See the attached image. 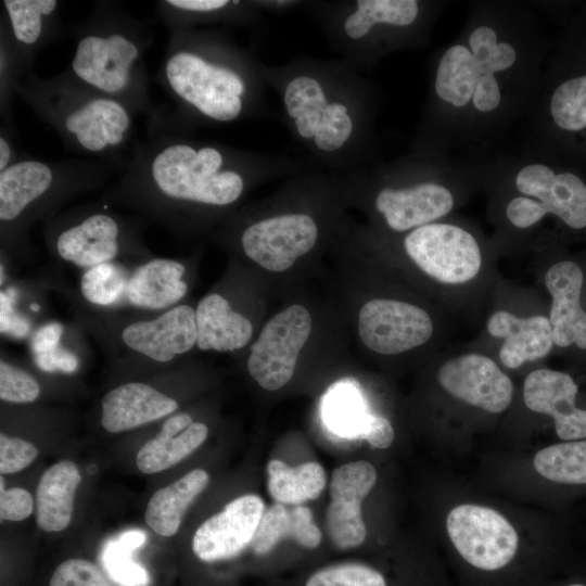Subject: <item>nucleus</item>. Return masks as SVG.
<instances>
[{
  "label": "nucleus",
  "instance_id": "nucleus-11",
  "mask_svg": "<svg viewBox=\"0 0 586 586\" xmlns=\"http://www.w3.org/2000/svg\"><path fill=\"white\" fill-rule=\"evenodd\" d=\"M358 333L369 349L382 355H397L425 344L432 336L433 322L417 305L374 298L359 310Z\"/></svg>",
  "mask_w": 586,
  "mask_h": 586
},
{
  "label": "nucleus",
  "instance_id": "nucleus-26",
  "mask_svg": "<svg viewBox=\"0 0 586 586\" xmlns=\"http://www.w3.org/2000/svg\"><path fill=\"white\" fill-rule=\"evenodd\" d=\"M196 346L201 351L231 353L243 348L253 335L250 319L234 310L219 293H208L195 308Z\"/></svg>",
  "mask_w": 586,
  "mask_h": 586
},
{
  "label": "nucleus",
  "instance_id": "nucleus-27",
  "mask_svg": "<svg viewBox=\"0 0 586 586\" xmlns=\"http://www.w3.org/2000/svg\"><path fill=\"white\" fill-rule=\"evenodd\" d=\"M81 481L77 466L61 460L49 467L36 488V523L44 532L65 530L72 520L76 489Z\"/></svg>",
  "mask_w": 586,
  "mask_h": 586
},
{
  "label": "nucleus",
  "instance_id": "nucleus-34",
  "mask_svg": "<svg viewBox=\"0 0 586 586\" xmlns=\"http://www.w3.org/2000/svg\"><path fill=\"white\" fill-rule=\"evenodd\" d=\"M144 540L142 531L130 530L104 545L99 559L112 581L120 586H145L149 583L145 569L131 555Z\"/></svg>",
  "mask_w": 586,
  "mask_h": 586
},
{
  "label": "nucleus",
  "instance_id": "nucleus-41",
  "mask_svg": "<svg viewBox=\"0 0 586 586\" xmlns=\"http://www.w3.org/2000/svg\"><path fill=\"white\" fill-rule=\"evenodd\" d=\"M31 356L36 366L46 372L73 373L79 367L77 355L67 349L62 342Z\"/></svg>",
  "mask_w": 586,
  "mask_h": 586
},
{
  "label": "nucleus",
  "instance_id": "nucleus-6",
  "mask_svg": "<svg viewBox=\"0 0 586 586\" xmlns=\"http://www.w3.org/2000/svg\"><path fill=\"white\" fill-rule=\"evenodd\" d=\"M162 78L169 93L208 118L230 122L242 111L245 82L241 75L174 41H169Z\"/></svg>",
  "mask_w": 586,
  "mask_h": 586
},
{
  "label": "nucleus",
  "instance_id": "nucleus-7",
  "mask_svg": "<svg viewBox=\"0 0 586 586\" xmlns=\"http://www.w3.org/2000/svg\"><path fill=\"white\" fill-rule=\"evenodd\" d=\"M514 183L523 194L511 199L506 207L514 227L531 228L551 214L568 230L586 233V181L582 176L534 163L518 171Z\"/></svg>",
  "mask_w": 586,
  "mask_h": 586
},
{
  "label": "nucleus",
  "instance_id": "nucleus-30",
  "mask_svg": "<svg viewBox=\"0 0 586 586\" xmlns=\"http://www.w3.org/2000/svg\"><path fill=\"white\" fill-rule=\"evenodd\" d=\"M267 488L276 502L298 506L320 496L327 484L323 468L317 462L290 467L273 459L267 464Z\"/></svg>",
  "mask_w": 586,
  "mask_h": 586
},
{
  "label": "nucleus",
  "instance_id": "nucleus-10",
  "mask_svg": "<svg viewBox=\"0 0 586 586\" xmlns=\"http://www.w3.org/2000/svg\"><path fill=\"white\" fill-rule=\"evenodd\" d=\"M310 331V314L298 304L279 311L264 326L246 362L249 373L260 387L277 391L292 379Z\"/></svg>",
  "mask_w": 586,
  "mask_h": 586
},
{
  "label": "nucleus",
  "instance_id": "nucleus-42",
  "mask_svg": "<svg viewBox=\"0 0 586 586\" xmlns=\"http://www.w3.org/2000/svg\"><path fill=\"white\" fill-rule=\"evenodd\" d=\"M329 419L342 432L358 428L359 408L349 392H340L330 400Z\"/></svg>",
  "mask_w": 586,
  "mask_h": 586
},
{
  "label": "nucleus",
  "instance_id": "nucleus-4",
  "mask_svg": "<svg viewBox=\"0 0 586 586\" xmlns=\"http://www.w3.org/2000/svg\"><path fill=\"white\" fill-rule=\"evenodd\" d=\"M111 166L103 162L20 160L0 171L1 238L21 234L24 226L85 190L101 184Z\"/></svg>",
  "mask_w": 586,
  "mask_h": 586
},
{
  "label": "nucleus",
  "instance_id": "nucleus-36",
  "mask_svg": "<svg viewBox=\"0 0 586 586\" xmlns=\"http://www.w3.org/2000/svg\"><path fill=\"white\" fill-rule=\"evenodd\" d=\"M304 586H387L384 575L359 562L326 565L309 575Z\"/></svg>",
  "mask_w": 586,
  "mask_h": 586
},
{
  "label": "nucleus",
  "instance_id": "nucleus-18",
  "mask_svg": "<svg viewBox=\"0 0 586 586\" xmlns=\"http://www.w3.org/2000/svg\"><path fill=\"white\" fill-rule=\"evenodd\" d=\"M264 511L263 499L254 494L228 502L196 528L192 539L194 555L204 562L238 557L251 546Z\"/></svg>",
  "mask_w": 586,
  "mask_h": 586
},
{
  "label": "nucleus",
  "instance_id": "nucleus-28",
  "mask_svg": "<svg viewBox=\"0 0 586 586\" xmlns=\"http://www.w3.org/2000/svg\"><path fill=\"white\" fill-rule=\"evenodd\" d=\"M321 532L315 524L308 507L275 502L265 509L253 540L252 550L258 556L268 555L282 539H292L307 549H315L321 543Z\"/></svg>",
  "mask_w": 586,
  "mask_h": 586
},
{
  "label": "nucleus",
  "instance_id": "nucleus-40",
  "mask_svg": "<svg viewBox=\"0 0 586 586\" xmlns=\"http://www.w3.org/2000/svg\"><path fill=\"white\" fill-rule=\"evenodd\" d=\"M31 494L22 488H4V479L0 477V519L1 521H22L34 511Z\"/></svg>",
  "mask_w": 586,
  "mask_h": 586
},
{
  "label": "nucleus",
  "instance_id": "nucleus-29",
  "mask_svg": "<svg viewBox=\"0 0 586 586\" xmlns=\"http://www.w3.org/2000/svg\"><path fill=\"white\" fill-rule=\"evenodd\" d=\"M208 473L194 469L171 484L157 489L150 498L144 519L156 534L169 537L177 533L187 509L206 488Z\"/></svg>",
  "mask_w": 586,
  "mask_h": 586
},
{
  "label": "nucleus",
  "instance_id": "nucleus-47",
  "mask_svg": "<svg viewBox=\"0 0 586 586\" xmlns=\"http://www.w3.org/2000/svg\"><path fill=\"white\" fill-rule=\"evenodd\" d=\"M569 586H585V585H582V584H572V585H569Z\"/></svg>",
  "mask_w": 586,
  "mask_h": 586
},
{
  "label": "nucleus",
  "instance_id": "nucleus-21",
  "mask_svg": "<svg viewBox=\"0 0 586 586\" xmlns=\"http://www.w3.org/2000/svg\"><path fill=\"white\" fill-rule=\"evenodd\" d=\"M453 206L451 192L435 182L399 189L384 188L375 198V208L387 226L398 232L432 224L447 215Z\"/></svg>",
  "mask_w": 586,
  "mask_h": 586
},
{
  "label": "nucleus",
  "instance_id": "nucleus-46",
  "mask_svg": "<svg viewBox=\"0 0 586 586\" xmlns=\"http://www.w3.org/2000/svg\"><path fill=\"white\" fill-rule=\"evenodd\" d=\"M13 145L11 141L8 139L7 136L1 135L0 137V171L5 170L9 166H11L14 161L13 157Z\"/></svg>",
  "mask_w": 586,
  "mask_h": 586
},
{
  "label": "nucleus",
  "instance_id": "nucleus-31",
  "mask_svg": "<svg viewBox=\"0 0 586 586\" xmlns=\"http://www.w3.org/2000/svg\"><path fill=\"white\" fill-rule=\"evenodd\" d=\"M8 24L13 46L22 53L39 48L48 38L52 21L56 18L59 2L55 0H4Z\"/></svg>",
  "mask_w": 586,
  "mask_h": 586
},
{
  "label": "nucleus",
  "instance_id": "nucleus-12",
  "mask_svg": "<svg viewBox=\"0 0 586 586\" xmlns=\"http://www.w3.org/2000/svg\"><path fill=\"white\" fill-rule=\"evenodd\" d=\"M318 228L306 214H284L250 225L241 235L244 254L260 267L283 272L316 244Z\"/></svg>",
  "mask_w": 586,
  "mask_h": 586
},
{
  "label": "nucleus",
  "instance_id": "nucleus-16",
  "mask_svg": "<svg viewBox=\"0 0 586 586\" xmlns=\"http://www.w3.org/2000/svg\"><path fill=\"white\" fill-rule=\"evenodd\" d=\"M375 482L374 467L362 460L345 463L332 472L326 530L336 548L347 550L365 542L367 530L361 502Z\"/></svg>",
  "mask_w": 586,
  "mask_h": 586
},
{
  "label": "nucleus",
  "instance_id": "nucleus-20",
  "mask_svg": "<svg viewBox=\"0 0 586 586\" xmlns=\"http://www.w3.org/2000/svg\"><path fill=\"white\" fill-rule=\"evenodd\" d=\"M178 402L144 382L131 381L109 391L101 400V425L120 433L169 417Z\"/></svg>",
  "mask_w": 586,
  "mask_h": 586
},
{
  "label": "nucleus",
  "instance_id": "nucleus-1",
  "mask_svg": "<svg viewBox=\"0 0 586 586\" xmlns=\"http://www.w3.org/2000/svg\"><path fill=\"white\" fill-rule=\"evenodd\" d=\"M243 189L242 176L224 168L219 150L165 137L137 151L114 196L168 226L182 206L231 205Z\"/></svg>",
  "mask_w": 586,
  "mask_h": 586
},
{
  "label": "nucleus",
  "instance_id": "nucleus-43",
  "mask_svg": "<svg viewBox=\"0 0 586 586\" xmlns=\"http://www.w3.org/2000/svg\"><path fill=\"white\" fill-rule=\"evenodd\" d=\"M361 436L374 448L385 449L394 441L395 433L391 422L384 417L370 416L362 426Z\"/></svg>",
  "mask_w": 586,
  "mask_h": 586
},
{
  "label": "nucleus",
  "instance_id": "nucleus-13",
  "mask_svg": "<svg viewBox=\"0 0 586 586\" xmlns=\"http://www.w3.org/2000/svg\"><path fill=\"white\" fill-rule=\"evenodd\" d=\"M117 340L128 353L157 364L170 362L196 346L195 308L179 304L153 318L128 321Z\"/></svg>",
  "mask_w": 586,
  "mask_h": 586
},
{
  "label": "nucleus",
  "instance_id": "nucleus-37",
  "mask_svg": "<svg viewBox=\"0 0 586 586\" xmlns=\"http://www.w3.org/2000/svg\"><path fill=\"white\" fill-rule=\"evenodd\" d=\"M41 388L38 381L26 370L1 359L0 398L12 404H29L38 399Z\"/></svg>",
  "mask_w": 586,
  "mask_h": 586
},
{
  "label": "nucleus",
  "instance_id": "nucleus-2",
  "mask_svg": "<svg viewBox=\"0 0 586 586\" xmlns=\"http://www.w3.org/2000/svg\"><path fill=\"white\" fill-rule=\"evenodd\" d=\"M13 88L78 152L109 154L117 151L128 139L131 112L71 73L48 79L28 74L15 81Z\"/></svg>",
  "mask_w": 586,
  "mask_h": 586
},
{
  "label": "nucleus",
  "instance_id": "nucleus-45",
  "mask_svg": "<svg viewBox=\"0 0 586 586\" xmlns=\"http://www.w3.org/2000/svg\"><path fill=\"white\" fill-rule=\"evenodd\" d=\"M227 0H168L161 2L164 12L211 13L226 8Z\"/></svg>",
  "mask_w": 586,
  "mask_h": 586
},
{
  "label": "nucleus",
  "instance_id": "nucleus-33",
  "mask_svg": "<svg viewBox=\"0 0 586 586\" xmlns=\"http://www.w3.org/2000/svg\"><path fill=\"white\" fill-rule=\"evenodd\" d=\"M534 468L552 482L586 484V440L565 441L540 449L534 457Z\"/></svg>",
  "mask_w": 586,
  "mask_h": 586
},
{
  "label": "nucleus",
  "instance_id": "nucleus-39",
  "mask_svg": "<svg viewBox=\"0 0 586 586\" xmlns=\"http://www.w3.org/2000/svg\"><path fill=\"white\" fill-rule=\"evenodd\" d=\"M38 453V448L33 443L2 432L0 434L1 474L22 471L36 459Z\"/></svg>",
  "mask_w": 586,
  "mask_h": 586
},
{
  "label": "nucleus",
  "instance_id": "nucleus-14",
  "mask_svg": "<svg viewBox=\"0 0 586 586\" xmlns=\"http://www.w3.org/2000/svg\"><path fill=\"white\" fill-rule=\"evenodd\" d=\"M544 284L550 295L549 321L553 344L586 354V269L582 262L562 258L549 266Z\"/></svg>",
  "mask_w": 586,
  "mask_h": 586
},
{
  "label": "nucleus",
  "instance_id": "nucleus-9",
  "mask_svg": "<svg viewBox=\"0 0 586 586\" xmlns=\"http://www.w3.org/2000/svg\"><path fill=\"white\" fill-rule=\"evenodd\" d=\"M448 536L459 555L471 565L495 571L515 556L519 536L496 510L472 504L453 508L446 519Z\"/></svg>",
  "mask_w": 586,
  "mask_h": 586
},
{
  "label": "nucleus",
  "instance_id": "nucleus-25",
  "mask_svg": "<svg viewBox=\"0 0 586 586\" xmlns=\"http://www.w3.org/2000/svg\"><path fill=\"white\" fill-rule=\"evenodd\" d=\"M583 39L574 66L553 87L549 99L552 124L577 150L586 149V35Z\"/></svg>",
  "mask_w": 586,
  "mask_h": 586
},
{
  "label": "nucleus",
  "instance_id": "nucleus-15",
  "mask_svg": "<svg viewBox=\"0 0 586 586\" xmlns=\"http://www.w3.org/2000/svg\"><path fill=\"white\" fill-rule=\"evenodd\" d=\"M437 382L455 398L493 413L505 411L513 397L511 379L492 358L481 354L446 360L437 371Z\"/></svg>",
  "mask_w": 586,
  "mask_h": 586
},
{
  "label": "nucleus",
  "instance_id": "nucleus-44",
  "mask_svg": "<svg viewBox=\"0 0 586 586\" xmlns=\"http://www.w3.org/2000/svg\"><path fill=\"white\" fill-rule=\"evenodd\" d=\"M1 305V333L11 334L12 336H25L29 332V323L14 311L13 297L8 292L0 293Z\"/></svg>",
  "mask_w": 586,
  "mask_h": 586
},
{
  "label": "nucleus",
  "instance_id": "nucleus-5",
  "mask_svg": "<svg viewBox=\"0 0 586 586\" xmlns=\"http://www.w3.org/2000/svg\"><path fill=\"white\" fill-rule=\"evenodd\" d=\"M468 46L454 44L443 53L436 69L435 92L455 107H463L472 101L479 112H493L501 102L495 73L513 66L515 49L506 41H498L495 29L485 25L471 31Z\"/></svg>",
  "mask_w": 586,
  "mask_h": 586
},
{
  "label": "nucleus",
  "instance_id": "nucleus-19",
  "mask_svg": "<svg viewBox=\"0 0 586 586\" xmlns=\"http://www.w3.org/2000/svg\"><path fill=\"white\" fill-rule=\"evenodd\" d=\"M579 386L565 371L542 368L530 372L523 383L526 407L549 416L562 441L586 438V408L577 405Z\"/></svg>",
  "mask_w": 586,
  "mask_h": 586
},
{
  "label": "nucleus",
  "instance_id": "nucleus-17",
  "mask_svg": "<svg viewBox=\"0 0 586 586\" xmlns=\"http://www.w3.org/2000/svg\"><path fill=\"white\" fill-rule=\"evenodd\" d=\"M124 227L117 216L93 211L60 224L52 246L62 260L88 269L115 262L122 251Z\"/></svg>",
  "mask_w": 586,
  "mask_h": 586
},
{
  "label": "nucleus",
  "instance_id": "nucleus-24",
  "mask_svg": "<svg viewBox=\"0 0 586 586\" xmlns=\"http://www.w3.org/2000/svg\"><path fill=\"white\" fill-rule=\"evenodd\" d=\"M208 435L203 422H194L188 412L174 413L163 422L158 433L148 441L137 454L136 463L143 473H157L180 462Z\"/></svg>",
  "mask_w": 586,
  "mask_h": 586
},
{
  "label": "nucleus",
  "instance_id": "nucleus-3",
  "mask_svg": "<svg viewBox=\"0 0 586 586\" xmlns=\"http://www.w3.org/2000/svg\"><path fill=\"white\" fill-rule=\"evenodd\" d=\"M144 44L135 26L122 18L98 17L80 30L71 74L130 112L150 107L143 67Z\"/></svg>",
  "mask_w": 586,
  "mask_h": 586
},
{
  "label": "nucleus",
  "instance_id": "nucleus-22",
  "mask_svg": "<svg viewBox=\"0 0 586 586\" xmlns=\"http://www.w3.org/2000/svg\"><path fill=\"white\" fill-rule=\"evenodd\" d=\"M486 329L492 336L504 340L499 359L509 369L544 358L555 346L549 318L544 315L519 317L497 310L488 318Z\"/></svg>",
  "mask_w": 586,
  "mask_h": 586
},
{
  "label": "nucleus",
  "instance_id": "nucleus-8",
  "mask_svg": "<svg viewBox=\"0 0 586 586\" xmlns=\"http://www.w3.org/2000/svg\"><path fill=\"white\" fill-rule=\"evenodd\" d=\"M404 246L424 273L444 284L469 282L482 267L477 241L456 225L432 222L416 228L406 235Z\"/></svg>",
  "mask_w": 586,
  "mask_h": 586
},
{
  "label": "nucleus",
  "instance_id": "nucleus-23",
  "mask_svg": "<svg viewBox=\"0 0 586 586\" xmlns=\"http://www.w3.org/2000/svg\"><path fill=\"white\" fill-rule=\"evenodd\" d=\"M180 260L150 258L130 272L124 304L161 313L175 307L188 292Z\"/></svg>",
  "mask_w": 586,
  "mask_h": 586
},
{
  "label": "nucleus",
  "instance_id": "nucleus-32",
  "mask_svg": "<svg viewBox=\"0 0 586 586\" xmlns=\"http://www.w3.org/2000/svg\"><path fill=\"white\" fill-rule=\"evenodd\" d=\"M418 12L415 0H359L357 10L344 22V30L349 38L360 39L377 24L408 26Z\"/></svg>",
  "mask_w": 586,
  "mask_h": 586
},
{
  "label": "nucleus",
  "instance_id": "nucleus-35",
  "mask_svg": "<svg viewBox=\"0 0 586 586\" xmlns=\"http://www.w3.org/2000/svg\"><path fill=\"white\" fill-rule=\"evenodd\" d=\"M130 271L117 262L85 269L79 290L85 301L94 307L114 308L124 305Z\"/></svg>",
  "mask_w": 586,
  "mask_h": 586
},
{
  "label": "nucleus",
  "instance_id": "nucleus-38",
  "mask_svg": "<svg viewBox=\"0 0 586 586\" xmlns=\"http://www.w3.org/2000/svg\"><path fill=\"white\" fill-rule=\"evenodd\" d=\"M49 586H114L91 561L73 558L63 561L53 572Z\"/></svg>",
  "mask_w": 586,
  "mask_h": 586
}]
</instances>
